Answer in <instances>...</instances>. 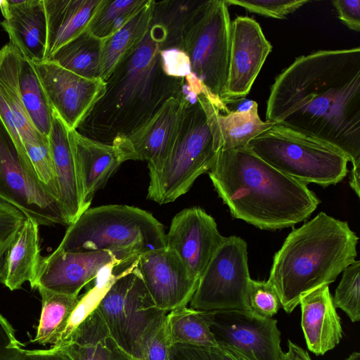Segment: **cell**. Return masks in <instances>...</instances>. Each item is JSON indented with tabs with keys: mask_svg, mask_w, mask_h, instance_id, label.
<instances>
[{
	"mask_svg": "<svg viewBox=\"0 0 360 360\" xmlns=\"http://www.w3.org/2000/svg\"><path fill=\"white\" fill-rule=\"evenodd\" d=\"M272 50L259 23L238 16L231 22L228 77L223 103L244 98Z\"/></svg>",
	"mask_w": 360,
	"mask_h": 360,
	"instance_id": "14",
	"label": "cell"
},
{
	"mask_svg": "<svg viewBox=\"0 0 360 360\" xmlns=\"http://www.w3.org/2000/svg\"><path fill=\"white\" fill-rule=\"evenodd\" d=\"M56 347H63L73 360H134L114 340L95 308Z\"/></svg>",
	"mask_w": 360,
	"mask_h": 360,
	"instance_id": "26",
	"label": "cell"
},
{
	"mask_svg": "<svg viewBox=\"0 0 360 360\" xmlns=\"http://www.w3.org/2000/svg\"><path fill=\"white\" fill-rule=\"evenodd\" d=\"M188 103L169 97L148 119L125 135L130 160L148 162L149 171L161 167L181 129Z\"/></svg>",
	"mask_w": 360,
	"mask_h": 360,
	"instance_id": "17",
	"label": "cell"
},
{
	"mask_svg": "<svg viewBox=\"0 0 360 360\" xmlns=\"http://www.w3.org/2000/svg\"><path fill=\"white\" fill-rule=\"evenodd\" d=\"M217 347H229L248 360H280L277 321L250 310L200 311Z\"/></svg>",
	"mask_w": 360,
	"mask_h": 360,
	"instance_id": "11",
	"label": "cell"
},
{
	"mask_svg": "<svg viewBox=\"0 0 360 360\" xmlns=\"http://www.w3.org/2000/svg\"><path fill=\"white\" fill-rule=\"evenodd\" d=\"M280 360H311L308 352L288 340V351L282 353Z\"/></svg>",
	"mask_w": 360,
	"mask_h": 360,
	"instance_id": "44",
	"label": "cell"
},
{
	"mask_svg": "<svg viewBox=\"0 0 360 360\" xmlns=\"http://www.w3.org/2000/svg\"><path fill=\"white\" fill-rule=\"evenodd\" d=\"M229 5L238 6L250 13L269 18L283 19L310 2L308 0H224Z\"/></svg>",
	"mask_w": 360,
	"mask_h": 360,
	"instance_id": "36",
	"label": "cell"
},
{
	"mask_svg": "<svg viewBox=\"0 0 360 360\" xmlns=\"http://www.w3.org/2000/svg\"><path fill=\"white\" fill-rule=\"evenodd\" d=\"M346 360H360V353L358 352H354Z\"/></svg>",
	"mask_w": 360,
	"mask_h": 360,
	"instance_id": "47",
	"label": "cell"
},
{
	"mask_svg": "<svg viewBox=\"0 0 360 360\" xmlns=\"http://www.w3.org/2000/svg\"><path fill=\"white\" fill-rule=\"evenodd\" d=\"M155 2L146 5L121 29L101 40V77L107 82L119 65L136 49L151 27Z\"/></svg>",
	"mask_w": 360,
	"mask_h": 360,
	"instance_id": "28",
	"label": "cell"
},
{
	"mask_svg": "<svg viewBox=\"0 0 360 360\" xmlns=\"http://www.w3.org/2000/svg\"><path fill=\"white\" fill-rule=\"evenodd\" d=\"M246 147L279 172L305 184L335 185L348 172L349 160L341 150L280 124Z\"/></svg>",
	"mask_w": 360,
	"mask_h": 360,
	"instance_id": "5",
	"label": "cell"
},
{
	"mask_svg": "<svg viewBox=\"0 0 360 360\" xmlns=\"http://www.w3.org/2000/svg\"><path fill=\"white\" fill-rule=\"evenodd\" d=\"M360 262L354 261L342 271L333 302L335 308L344 311L352 322L360 320Z\"/></svg>",
	"mask_w": 360,
	"mask_h": 360,
	"instance_id": "34",
	"label": "cell"
},
{
	"mask_svg": "<svg viewBox=\"0 0 360 360\" xmlns=\"http://www.w3.org/2000/svg\"><path fill=\"white\" fill-rule=\"evenodd\" d=\"M22 56L10 42L0 50V117L14 141L19 143L21 139L26 154L27 150L49 143L35 129L22 103L18 84Z\"/></svg>",
	"mask_w": 360,
	"mask_h": 360,
	"instance_id": "18",
	"label": "cell"
},
{
	"mask_svg": "<svg viewBox=\"0 0 360 360\" xmlns=\"http://www.w3.org/2000/svg\"><path fill=\"white\" fill-rule=\"evenodd\" d=\"M168 360H225L218 347H204L174 343L170 345Z\"/></svg>",
	"mask_w": 360,
	"mask_h": 360,
	"instance_id": "38",
	"label": "cell"
},
{
	"mask_svg": "<svg viewBox=\"0 0 360 360\" xmlns=\"http://www.w3.org/2000/svg\"><path fill=\"white\" fill-rule=\"evenodd\" d=\"M0 8L4 18L0 25L10 43L30 62L44 60L47 41L44 0L1 1Z\"/></svg>",
	"mask_w": 360,
	"mask_h": 360,
	"instance_id": "21",
	"label": "cell"
},
{
	"mask_svg": "<svg viewBox=\"0 0 360 360\" xmlns=\"http://www.w3.org/2000/svg\"><path fill=\"white\" fill-rule=\"evenodd\" d=\"M53 112L77 129L105 95L107 82L76 75L51 60L32 62Z\"/></svg>",
	"mask_w": 360,
	"mask_h": 360,
	"instance_id": "12",
	"label": "cell"
},
{
	"mask_svg": "<svg viewBox=\"0 0 360 360\" xmlns=\"http://www.w3.org/2000/svg\"><path fill=\"white\" fill-rule=\"evenodd\" d=\"M47 139L56 174L58 203L68 226L89 207L84 200L70 129L55 112Z\"/></svg>",
	"mask_w": 360,
	"mask_h": 360,
	"instance_id": "20",
	"label": "cell"
},
{
	"mask_svg": "<svg viewBox=\"0 0 360 360\" xmlns=\"http://www.w3.org/2000/svg\"><path fill=\"white\" fill-rule=\"evenodd\" d=\"M360 165L353 166L349 175V185L356 195L360 194Z\"/></svg>",
	"mask_w": 360,
	"mask_h": 360,
	"instance_id": "45",
	"label": "cell"
},
{
	"mask_svg": "<svg viewBox=\"0 0 360 360\" xmlns=\"http://www.w3.org/2000/svg\"><path fill=\"white\" fill-rule=\"evenodd\" d=\"M134 360H141V359H134Z\"/></svg>",
	"mask_w": 360,
	"mask_h": 360,
	"instance_id": "48",
	"label": "cell"
},
{
	"mask_svg": "<svg viewBox=\"0 0 360 360\" xmlns=\"http://www.w3.org/2000/svg\"><path fill=\"white\" fill-rule=\"evenodd\" d=\"M101 43L87 31L60 47L48 60L83 77L101 78Z\"/></svg>",
	"mask_w": 360,
	"mask_h": 360,
	"instance_id": "31",
	"label": "cell"
},
{
	"mask_svg": "<svg viewBox=\"0 0 360 360\" xmlns=\"http://www.w3.org/2000/svg\"><path fill=\"white\" fill-rule=\"evenodd\" d=\"M266 121L344 153L360 165V48L300 56L275 79Z\"/></svg>",
	"mask_w": 360,
	"mask_h": 360,
	"instance_id": "1",
	"label": "cell"
},
{
	"mask_svg": "<svg viewBox=\"0 0 360 360\" xmlns=\"http://www.w3.org/2000/svg\"><path fill=\"white\" fill-rule=\"evenodd\" d=\"M299 304L301 326L308 349L317 356L334 349L342 338V328L328 285H322L307 293Z\"/></svg>",
	"mask_w": 360,
	"mask_h": 360,
	"instance_id": "23",
	"label": "cell"
},
{
	"mask_svg": "<svg viewBox=\"0 0 360 360\" xmlns=\"http://www.w3.org/2000/svg\"><path fill=\"white\" fill-rule=\"evenodd\" d=\"M248 245L238 236L224 237L199 278L189 308L198 311L249 310L250 280Z\"/></svg>",
	"mask_w": 360,
	"mask_h": 360,
	"instance_id": "9",
	"label": "cell"
},
{
	"mask_svg": "<svg viewBox=\"0 0 360 360\" xmlns=\"http://www.w3.org/2000/svg\"><path fill=\"white\" fill-rule=\"evenodd\" d=\"M19 360H73L63 347H51L48 349H24Z\"/></svg>",
	"mask_w": 360,
	"mask_h": 360,
	"instance_id": "43",
	"label": "cell"
},
{
	"mask_svg": "<svg viewBox=\"0 0 360 360\" xmlns=\"http://www.w3.org/2000/svg\"><path fill=\"white\" fill-rule=\"evenodd\" d=\"M104 0H44L47 41L44 60L86 32Z\"/></svg>",
	"mask_w": 360,
	"mask_h": 360,
	"instance_id": "24",
	"label": "cell"
},
{
	"mask_svg": "<svg viewBox=\"0 0 360 360\" xmlns=\"http://www.w3.org/2000/svg\"><path fill=\"white\" fill-rule=\"evenodd\" d=\"M96 309L117 344L134 359H141L145 346L168 312L158 309L136 265L114 278Z\"/></svg>",
	"mask_w": 360,
	"mask_h": 360,
	"instance_id": "8",
	"label": "cell"
},
{
	"mask_svg": "<svg viewBox=\"0 0 360 360\" xmlns=\"http://www.w3.org/2000/svg\"><path fill=\"white\" fill-rule=\"evenodd\" d=\"M107 268L114 269L115 277L126 271L110 252L64 251L56 248L48 256L42 257L30 286L79 296L80 290Z\"/></svg>",
	"mask_w": 360,
	"mask_h": 360,
	"instance_id": "13",
	"label": "cell"
},
{
	"mask_svg": "<svg viewBox=\"0 0 360 360\" xmlns=\"http://www.w3.org/2000/svg\"><path fill=\"white\" fill-rule=\"evenodd\" d=\"M359 237L343 221L319 212L293 229L274 255L269 278L286 313L311 291L334 282L355 261Z\"/></svg>",
	"mask_w": 360,
	"mask_h": 360,
	"instance_id": "3",
	"label": "cell"
},
{
	"mask_svg": "<svg viewBox=\"0 0 360 360\" xmlns=\"http://www.w3.org/2000/svg\"><path fill=\"white\" fill-rule=\"evenodd\" d=\"M202 107L218 150L245 148L248 143L273 127L275 123L262 121L258 105L250 101L244 109L221 112L204 89L197 96Z\"/></svg>",
	"mask_w": 360,
	"mask_h": 360,
	"instance_id": "22",
	"label": "cell"
},
{
	"mask_svg": "<svg viewBox=\"0 0 360 360\" xmlns=\"http://www.w3.org/2000/svg\"><path fill=\"white\" fill-rule=\"evenodd\" d=\"M70 135L80 176L85 204L90 207L95 193L108 181L119 166L129 160L124 135L111 144L91 139L77 129Z\"/></svg>",
	"mask_w": 360,
	"mask_h": 360,
	"instance_id": "19",
	"label": "cell"
},
{
	"mask_svg": "<svg viewBox=\"0 0 360 360\" xmlns=\"http://www.w3.org/2000/svg\"><path fill=\"white\" fill-rule=\"evenodd\" d=\"M249 310L265 318H272L281 307L276 290L268 281L251 279L248 292Z\"/></svg>",
	"mask_w": 360,
	"mask_h": 360,
	"instance_id": "35",
	"label": "cell"
},
{
	"mask_svg": "<svg viewBox=\"0 0 360 360\" xmlns=\"http://www.w3.org/2000/svg\"><path fill=\"white\" fill-rule=\"evenodd\" d=\"M23 347L12 325L0 314V360H19Z\"/></svg>",
	"mask_w": 360,
	"mask_h": 360,
	"instance_id": "41",
	"label": "cell"
},
{
	"mask_svg": "<svg viewBox=\"0 0 360 360\" xmlns=\"http://www.w3.org/2000/svg\"><path fill=\"white\" fill-rule=\"evenodd\" d=\"M0 200L39 225H66L57 200L29 172L0 117Z\"/></svg>",
	"mask_w": 360,
	"mask_h": 360,
	"instance_id": "10",
	"label": "cell"
},
{
	"mask_svg": "<svg viewBox=\"0 0 360 360\" xmlns=\"http://www.w3.org/2000/svg\"><path fill=\"white\" fill-rule=\"evenodd\" d=\"M225 360H248L238 352L229 347H218Z\"/></svg>",
	"mask_w": 360,
	"mask_h": 360,
	"instance_id": "46",
	"label": "cell"
},
{
	"mask_svg": "<svg viewBox=\"0 0 360 360\" xmlns=\"http://www.w3.org/2000/svg\"><path fill=\"white\" fill-rule=\"evenodd\" d=\"M18 84L24 108L35 129L47 137L54 112L51 107L32 62L22 56Z\"/></svg>",
	"mask_w": 360,
	"mask_h": 360,
	"instance_id": "30",
	"label": "cell"
},
{
	"mask_svg": "<svg viewBox=\"0 0 360 360\" xmlns=\"http://www.w3.org/2000/svg\"><path fill=\"white\" fill-rule=\"evenodd\" d=\"M136 267L156 307L168 313L187 306L199 281L166 247L140 255Z\"/></svg>",
	"mask_w": 360,
	"mask_h": 360,
	"instance_id": "15",
	"label": "cell"
},
{
	"mask_svg": "<svg viewBox=\"0 0 360 360\" xmlns=\"http://www.w3.org/2000/svg\"><path fill=\"white\" fill-rule=\"evenodd\" d=\"M231 27L224 0L202 2L191 13L182 33V50L191 72L213 102L223 106L229 66Z\"/></svg>",
	"mask_w": 360,
	"mask_h": 360,
	"instance_id": "7",
	"label": "cell"
},
{
	"mask_svg": "<svg viewBox=\"0 0 360 360\" xmlns=\"http://www.w3.org/2000/svg\"><path fill=\"white\" fill-rule=\"evenodd\" d=\"M170 345L166 316L148 340L141 360H168Z\"/></svg>",
	"mask_w": 360,
	"mask_h": 360,
	"instance_id": "40",
	"label": "cell"
},
{
	"mask_svg": "<svg viewBox=\"0 0 360 360\" xmlns=\"http://www.w3.org/2000/svg\"><path fill=\"white\" fill-rule=\"evenodd\" d=\"M41 255L39 225L26 218L0 262V283L10 290L20 289L37 275Z\"/></svg>",
	"mask_w": 360,
	"mask_h": 360,
	"instance_id": "25",
	"label": "cell"
},
{
	"mask_svg": "<svg viewBox=\"0 0 360 360\" xmlns=\"http://www.w3.org/2000/svg\"><path fill=\"white\" fill-rule=\"evenodd\" d=\"M167 327L171 345L189 344L204 347H217L208 325L200 311L183 307L167 315Z\"/></svg>",
	"mask_w": 360,
	"mask_h": 360,
	"instance_id": "32",
	"label": "cell"
},
{
	"mask_svg": "<svg viewBox=\"0 0 360 360\" xmlns=\"http://www.w3.org/2000/svg\"><path fill=\"white\" fill-rule=\"evenodd\" d=\"M216 148L206 114L200 102L186 107L181 129L166 160L149 171L147 198L160 205L186 193L196 179L214 166Z\"/></svg>",
	"mask_w": 360,
	"mask_h": 360,
	"instance_id": "6",
	"label": "cell"
},
{
	"mask_svg": "<svg viewBox=\"0 0 360 360\" xmlns=\"http://www.w3.org/2000/svg\"><path fill=\"white\" fill-rule=\"evenodd\" d=\"M25 219L19 210L0 200V262Z\"/></svg>",
	"mask_w": 360,
	"mask_h": 360,
	"instance_id": "37",
	"label": "cell"
},
{
	"mask_svg": "<svg viewBox=\"0 0 360 360\" xmlns=\"http://www.w3.org/2000/svg\"><path fill=\"white\" fill-rule=\"evenodd\" d=\"M208 174L233 218L262 230L294 226L320 203L307 184L279 172L247 147L221 150Z\"/></svg>",
	"mask_w": 360,
	"mask_h": 360,
	"instance_id": "2",
	"label": "cell"
},
{
	"mask_svg": "<svg viewBox=\"0 0 360 360\" xmlns=\"http://www.w3.org/2000/svg\"><path fill=\"white\" fill-rule=\"evenodd\" d=\"M340 20L350 30L360 31V0H335L332 1Z\"/></svg>",
	"mask_w": 360,
	"mask_h": 360,
	"instance_id": "42",
	"label": "cell"
},
{
	"mask_svg": "<svg viewBox=\"0 0 360 360\" xmlns=\"http://www.w3.org/2000/svg\"><path fill=\"white\" fill-rule=\"evenodd\" d=\"M224 238L214 219L196 206L173 217L165 247L176 252L190 274L199 280Z\"/></svg>",
	"mask_w": 360,
	"mask_h": 360,
	"instance_id": "16",
	"label": "cell"
},
{
	"mask_svg": "<svg viewBox=\"0 0 360 360\" xmlns=\"http://www.w3.org/2000/svg\"><path fill=\"white\" fill-rule=\"evenodd\" d=\"M166 37L164 26H151L143 40L129 57L126 74L117 92L121 105L143 98L148 94L160 46Z\"/></svg>",
	"mask_w": 360,
	"mask_h": 360,
	"instance_id": "27",
	"label": "cell"
},
{
	"mask_svg": "<svg viewBox=\"0 0 360 360\" xmlns=\"http://www.w3.org/2000/svg\"><path fill=\"white\" fill-rule=\"evenodd\" d=\"M165 227L151 213L126 205L86 210L68 226L57 248L64 251H108L127 271L140 255L165 248Z\"/></svg>",
	"mask_w": 360,
	"mask_h": 360,
	"instance_id": "4",
	"label": "cell"
},
{
	"mask_svg": "<svg viewBox=\"0 0 360 360\" xmlns=\"http://www.w3.org/2000/svg\"><path fill=\"white\" fill-rule=\"evenodd\" d=\"M41 297V313L33 343L41 345L57 343L69 318L77 305L79 296L68 295L38 288Z\"/></svg>",
	"mask_w": 360,
	"mask_h": 360,
	"instance_id": "29",
	"label": "cell"
},
{
	"mask_svg": "<svg viewBox=\"0 0 360 360\" xmlns=\"http://www.w3.org/2000/svg\"><path fill=\"white\" fill-rule=\"evenodd\" d=\"M160 55L162 69L166 75L183 77L191 73L190 59L182 49H163L160 51Z\"/></svg>",
	"mask_w": 360,
	"mask_h": 360,
	"instance_id": "39",
	"label": "cell"
},
{
	"mask_svg": "<svg viewBox=\"0 0 360 360\" xmlns=\"http://www.w3.org/2000/svg\"><path fill=\"white\" fill-rule=\"evenodd\" d=\"M148 0H104L91 21L88 32L103 40L121 29Z\"/></svg>",
	"mask_w": 360,
	"mask_h": 360,
	"instance_id": "33",
	"label": "cell"
}]
</instances>
